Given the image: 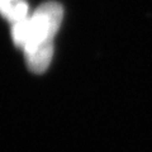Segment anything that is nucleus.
<instances>
[{
    "label": "nucleus",
    "instance_id": "nucleus-1",
    "mask_svg": "<svg viewBox=\"0 0 152 152\" xmlns=\"http://www.w3.org/2000/svg\"><path fill=\"white\" fill-rule=\"evenodd\" d=\"M62 18V7L56 1H47L28 18L12 24L13 42L24 52L32 72L42 74L48 69L53 57V39Z\"/></svg>",
    "mask_w": 152,
    "mask_h": 152
},
{
    "label": "nucleus",
    "instance_id": "nucleus-2",
    "mask_svg": "<svg viewBox=\"0 0 152 152\" xmlns=\"http://www.w3.org/2000/svg\"><path fill=\"white\" fill-rule=\"evenodd\" d=\"M0 15L13 24L31 15L29 5L26 0H0Z\"/></svg>",
    "mask_w": 152,
    "mask_h": 152
}]
</instances>
